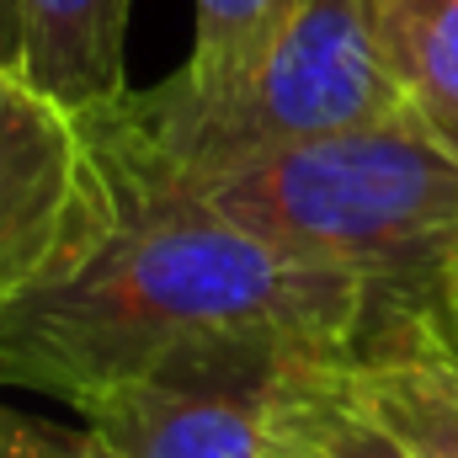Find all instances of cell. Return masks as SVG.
<instances>
[{
    "instance_id": "cell-1",
    "label": "cell",
    "mask_w": 458,
    "mask_h": 458,
    "mask_svg": "<svg viewBox=\"0 0 458 458\" xmlns=\"http://www.w3.org/2000/svg\"><path fill=\"white\" fill-rule=\"evenodd\" d=\"M81 117L113 176L117 219L0 320V389L81 411L107 384L214 336L288 331L357 346L373 310L362 277L234 229L176 171L128 144L102 107Z\"/></svg>"
},
{
    "instance_id": "cell-2",
    "label": "cell",
    "mask_w": 458,
    "mask_h": 458,
    "mask_svg": "<svg viewBox=\"0 0 458 458\" xmlns=\"http://www.w3.org/2000/svg\"><path fill=\"white\" fill-rule=\"evenodd\" d=\"M176 176L234 229L362 277L373 310L443 304L458 267V155L411 113Z\"/></svg>"
},
{
    "instance_id": "cell-3",
    "label": "cell",
    "mask_w": 458,
    "mask_h": 458,
    "mask_svg": "<svg viewBox=\"0 0 458 458\" xmlns=\"http://www.w3.org/2000/svg\"><path fill=\"white\" fill-rule=\"evenodd\" d=\"M107 117L171 171H219L245 155L405 117L384 64L373 0H299L272 54L229 91L198 97L176 81L102 102Z\"/></svg>"
},
{
    "instance_id": "cell-4",
    "label": "cell",
    "mask_w": 458,
    "mask_h": 458,
    "mask_svg": "<svg viewBox=\"0 0 458 458\" xmlns=\"http://www.w3.org/2000/svg\"><path fill=\"white\" fill-rule=\"evenodd\" d=\"M352 346L288 331L192 342L81 405L91 458H272L304 389Z\"/></svg>"
},
{
    "instance_id": "cell-5",
    "label": "cell",
    "mask_w": 458,
    "mask_h": 458,
    "mask_svg": "<svg viewBox=\"0 0 458 458\" xmlns=\"http://www.w3.org/2000/svg\"><path fill=\"white\" fill-rule=\"evenodd\" d=\"M117 219L86 117L0 64V320L70 272Z\"/></svg>"
},
{
    "instance_id": "cell-6",
    "label": "cell",
    "mask_w": 458,
    "mask_h": 458,
    "mask_svg": "<svg viewBox=\"0 0 458 458\" xmlns=\"http://www.w3.org/2000/svg\"><path fill=\"white\" fill-rule=\"evenodd\" d=\"M352 384L411 458H458V336L443 304L368 310Z\"/></svg>"
},
{
    "instance_id": "cell-7",
    "label": "cell",
    "mask_w": 458,
    "mask_h": 458,
    "mask_svg": "<svg viewBox=\"0 0 458 458\" xmlns=\"http://www.w3.org/2000/svg\"><path fill=\"white\" fill-rule=\"evenodd\" d=\"M133 0H21V59L16 70L64 102L91 113L128 91L123 43Z\"/></svg>"
},
{
    "instance_id": "cell-8",
    "label": "cell",
    "mask_w": 458,
    "mask_h": 458,
    "mask_svg": "<svg viewBox=\"0 0 458 458\" xmlns=\"http://www.w3.org/2000/svg\"><path fill=\"white\" fill-rule=\"evenodd\" d=\"M373 27L411 117L458 155V0H373Z\"/></svg>"
},
{
    "instance_id": "cell-9",
    "label": "cell",
    "mask_w": 458,
    "mask_h": 458,
    "mask_svg": "<svg viewBox=\"0 0 458 458\" xmlns=\"http://www.w3.org/2000/svg\"><path fill=\"white\" fill-rule=\"evenodd\" d=\"M352 357L357 346L304 389L272 458H411L400 448V437L362 405L352 384Z\"/></svg>"
},
{
    "instance_id": "cell-10",
    "label": "cell",
    "mask_w": 458,
    "mask_h": 458,
    "mask_svg": "<svg viewBox=\"0 0 458 458\" xmlns=\"http://www.w3.org/2000/svg\"><path fill=\"white\" fill-rule=\"evenodd\" d=\"M293 11H299V0H198L192 54L171 81L198 97L229 91L272 54V43L288 32Z\"/></svg>"
},
{
    "instance_id": "cell-11",
    "label": "cell",
    "mask_w": 458,
    "mask_h": 458,
    "mask_svg": "<svg viewBox=\"0 0 458 458\" xmlns=\"http://www.w3.org/2000/svg\"><path fill=\"white\" fill-rule=\"evenodd\" d=\"M0 458H91L86 432L48 427L27 411H16L0 389Z\"/></svg>"
},
{
    "instance_id": "cell-12",
    "label": "cell",
    "mask_w": 458,
    "mask_h": 458,
    "mask_svg": "<svg viewBox=\"0 0 458 458\" xmlns=\"http://www.w3.org/2000/svg\"><path fill=\"white\" fill-rule=\"evenodd\" d=\"M21 59V0H0V64Z\"/></svg>"
},
{
    "instance_id": "cell-13",
    "label": "cell",
    "mask_w": 458,
    "mask_h": 458,
    "mask_svg": "<svg viewBox=\"0 0 458 458\" xmlns=\"http://www.w3.org/2000/svg\"><path fill=\"white\" fill-rule=\"evenodd\" d=\"M443 315H448V326H454V336H458V267L448 272V288H443Z\"/></svg>"
}]
</instances>
